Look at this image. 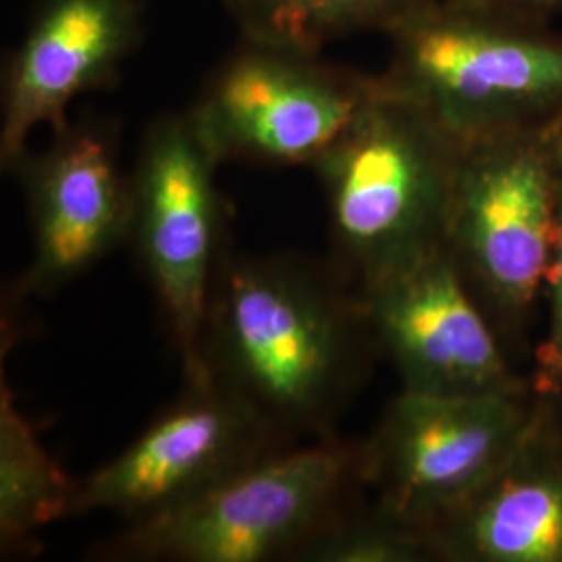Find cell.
<instances>
[{"mask_svg":"<svg viewBox=\"0 0 562 562\" xmlns=\"http://www.w3.org/2000/svg\"><path fill=\"white\" fill-rule=\"evenodd\" d=\"M378 344L334 261L227 250L202 338L204 375L296 442L336 436Z\"/></svg>","mask_w":562,"mask_h":562,"instance_id":"obj_1","label":"cell"},{"mask_svg":"<svg viewBox=\"0 0 562 562\" xmlns=\"http://www.w3.org/2000/svg\"><path fill=\"white\" fill-rule=\"evenodd\" d=\"M380 83L459 144L562 125V36L521 20L434 0L401 23Z\"/></svg>","mask_w":562,"mask_h":562,"instance_id":"obj_2","label":"cell"},{"mask_svg":"<svg viewBox=\"0 0 562 562\" xmlns=\"http://www.w3.org/2000/svg\"><path fill=\"white\" fill-rule=\"evenodd\" d=\"M364 487L361 446L338 436L290 443L165 513L125 527L94 557L111 562H302Z\"/></svg>","mask_w":562,"mask_h":562,"instance_id":"obj_3","label":"cell"},{"mask_svg":"<svg viewBox=\"0 0 562 562\" xmlns=\"http://www.w3.org/2000/svg\"><path fill=\"white\" fill-rule=\"evenodd\" d=\"M462 144L413 102L383 90L313 169L331 261L361 288L446 246Z\"/></svg>","mask_w":562,"mask_h":562,"instance_id":"obj_4","label":"cell"},{"mask_svg":"<svg viewBox=\"0 0 562 562\" xmlns=\"http://www.w3.org/2000/svg\"><path fill=\"white\" fill-rule=\"evenodd\" d=\"M554 132L464 144L446 248L492 322L521 323L548 292L557 248Z\"/></svg>","mask_w":562,"mask_h":562,"instance_id":"obj_5","label":"cell"},{"mask_svg":"<svg viewBox=\"0 0 562 562\" xmlns=\"http://www.w3.org/2000/svg\"><path fill=\"white\" fill-rule=\"evenodd\" d=\"M222 161L190 111L155 121L132 178V227L144 273L169 325L186 382L204 378L202 338L225 248Z\"/></svg>","mask_w":562,"mask_h":562,"instance_id":"obj_6","label":"cell"},{"mask_svg":"<svg viewBox=\"0 0 562 562\" xmlns=\"http://www.w3.org/2000/svg\"><path fill=\"white\" fill-rule=\"evenodd\" d=\"M378 92L319 53L244 41L190 109L220 161L315 167Z\"/></svg>","mask_w":562,"mask_h":562,"instance_id":"obj_7","label":"cell"},{"mask_svg":"<svg viewBox=\"0 0 562 562\" xmlns=\"http://www.w3.org/2000/svg\"><path fill=\"white\" fill-rule=\"evenodd\" d=\"M540 408L527 390L477 396L401 390L361 443L364 487L396 519L427 533L503 467Z\"/></svg>","mask_w":562,"mask_h":562,"instance_id":"obj_8","label":"cell"},{"mask_svg":"<svg viewBox=\"0 0 562 562\" xmlns=\"http://www.w3.org/2000/svg\"><path fill=\"white\" fill-rule=\"evenodd\" d=\"M296 443L240 396L204 375L115 459L78 483L74 517L140 521L186 503L248 464Z\"/></svg>","mask_w":562,"mask_h":562,"instance_id":"obj_9","label":"cell"},{"mask_svg":"<svg viewBox=\"0 0 562 562\" xmlns=\"http://www.w3.org/2000/svg\"><path fill=\"white\" fill-rule=\"evenodd\" d=\"M357 290L402 390L438 396L527 390L508 364L496 323L446 246Z\"/></svg>","mask_w":562,"mask_h":562,"instance_id":"obj_10","label":"cell"},{"mask_svg":"<svg viewBox=\"0 0 562 562\" xmlns=\"http://www.w3.org/2000/svg\"><path fill=\"white\" fill-rule=\"evenodd\" d=\"M20 169L34 252L15 294L48 296L130 238L132 178L121 171L111 138L92 125H67Z\"/></svg>","mask_w":562,"mask_h":562,"instance_id":"obj_11","label":"cell"},{"mask_svg":"<svg viewBox=\"0 0 562 562\" xmlns=\"http://www.w3.org/2000/svg\"><path fill=\"white\" fill-rule=\"evenodd\" d=\"M138 34L134 0H44L4 80L2 169L23 159L36 127H67V106L115 76Z\"/></svg>","mask_w":562,"mask_h":562,"instance_id":"obj_12","label":"cell"},{"mask_svg":"<svg viewBox=\"0 0 562 562\" xmlns=\"http://www.w3.org/2000/svg\"><path fill=\"white\" fill-rule=\"evenodd\" d=\"M427 538L434 561L562 562V434L543 402L503 467Z\"/></svg>","mask_w":562,"mask_h":562,"instance_id":"obj_13","label":"cell"},{"mask_svg":"<svg viewBox=\"0 0 562 562\" xmlns=\"http://www.w3.org/2000/svg\"><path fill=\"white\" fill-rule=\"evenodd\" d=\"M78 483L46 450L2 373L0 390V552L27 554L42 527L74 517Z\"/></svg>","mask_w":562,"mask_h":562,"instance_id":"obj_14","label":"cell"},{"mask_svg":"<svg viewBox=\"0 0 562 562\" xmlns=\"http://www.w3.org/2000/svg\"><path fill=\"white\" fill-rule=\"evenodd\" d=\"M434 0H225L244 41L322 53L329 42L394 32Z\"/></svg>","mask_w":562,"mask_h":562,"instance_id":"obj_15","label":"cell"},{"mask_svg":"<svg viewBox=\"0 0 562 562\" xmlns=\"http://www.w3.org/2000/svg\"><path fill=\"white\" fill-rule=\"evenodd\" d=\"M422 561H434L427 533L378 503L371 510H346L302 557V562Z\"/></svg>","mask_w":562,"mask_h":562,"instance_id":"obj_16","label":"cell"},{"mask_svg":"<svg viewBox=\"0 0 562 562\" xmlns=\"http://www.w3.org/2000/svg\"><path fill=\"white\" fill-rule=\"evenodd\" d=\"M557 169V248L548 281V331L540 350L543 383L562 394V125L554 134Z\"/></svg>","mask_w":562,"mask_h":562,"instance_id":"obj_17","label":"cell"},{"mask_svg":"<svg viewBox=\"0 0 562 562\" xmlns=\"http://www.w3.org/2000/svg\"><path fill=\"white\" fill-rule=\"evenodd\" d=\"M467 9H480L521 20L548 23L552 15L562 13V0H446Z\"/></svg>","mask_w":562,"mask_h":562,"instance_id":"obj_18","label":"cell"}]
</instances>
